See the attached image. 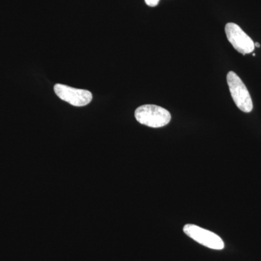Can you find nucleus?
I'll use <instances>...</instances> for the list:
<instances>
[{
	"label": "nucleus",
	"mask_w": 261,
	"mask_h": 261,
	"mask_svg": "<svg viewBox=\"0 0 261 261\" xmlns=\"http://www.w3.org/2000/svg\"><path fill=\"white\" fill-rule=\"evenodd\" d=\"M54 90L60 99L76 107L87 106L92 99V94L89 91L73 88L64 84H56Z\"/></svg>",
	"instance_id": "39448f33"
},
{
	"label": "nucleus",
	"mask_w": 261,
	"mask_h": 261,
	"mask_svg": "<svg viewBox=\"0 0 261 261\" xmlns=\"http://www.w3.org/2000/svg\"><path fill=\"white\" fill-rule=\"evenodd\" d=\"M183 230L187 236L203 246L218 250L224 248V243L221 238L208 230L194 224L185 225Z\"/></svg>",
	"instance_id": "20e7f679"
},
{
	"label": "nucleus",
	"mask_w": 261,
	"mask_h": 261,
	"mask_svg": "<svg viewBox=\"0 0 261 261\" xmlns=\"http://www.w3.org/2000/svg\"><path fill=\"white\" fill-rule=\"evenodd\" d=\"M255 47H256L257 48L260 47V44H259V43H257V42L255 43Z\"/></svg>",
	"instance_id": "0eeeda50"
},
{
	"label": "nucleus",
	"mask_w": 261,
	"mask_h": 261,
	"mask_svg": "<svg viewBox=\"0 0 261 261\" xmlns=\"http://www.w3.org/2000/svg\"><path fill=\"white\" fill-rule=\"evenodd\" d=\"M135 118L141 124L151 128H161L169 123L171 116L165 108L154 105H145L136 110Z\"/></svg>",
	"instance_id": "f257e3e1"
},
{
	"label": "nucleus",
	"mask_w": 261,
	"mask_h": 261,
	"mask_svg": "<svg viewBox=\"0 0 261 261\" xmlns=\"http://www.w3.org/2000/svg\"><path fill=\"white\" fill-rule=\"evenodd\" d=\"M225 32L228 42L237 51L245 56L255 49V43L251 38L236 23H228L225 27Z\"/></svg>",
	"instance_id": "7ed1b4c3"
},
{
	"label": "nucleus",
	"mask_w": 261,
	"mask_h": 261,
	"mask_svg": "<svg viewBox=\"0 0 261 261\" xmlns=\"http://www.w3.org/2000/svg\"><path fill=\"white\" fill-rule=\"evenodd\" d=\"M227 83L230 93L237 107L245 113H250L253 108L251 96L246 86L234 72H228Z\"/></svg>",
	"instance_id": "f03ea898"
},
{
	"label": "nucleus",
	"mask_w": 261,
	"mask_h": 261,
	"mask_svg": "<svg viewBox=\"0 0 261 261\" xmlns=\"http://www.w3.org/2000/svg\"><path fill=\"white\" fill-rule=\"evenodd\" d=\"M146 4L149 7H155L159 5L160 0H145Z\"/></svg>",
	"instance_id": "423d86ee"
}]
</instances>
